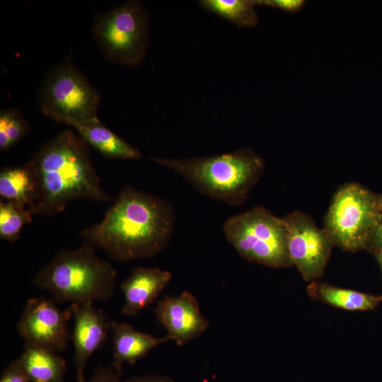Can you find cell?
Returning <instances> with one entry per match:
<instances>
[{"mask_svg": "<svg viewBox=\"0 0 382 382\" xmlns=\"http://www.w3.org/2000/svg\"><path fill=\"white\" fill-rule=\"evenodd\" d=\"M149 159L175 172L200 193L231 206L245 202L265 168L262 158L248 148L212 156Z\"/></svg>", "mask_w": 382, "mask_h": 382, "instance_id": "obj_3", "label": "cell"}, {"mask_svg": "<svg viewBox=\"0 0 382 382\" xmlns=\"http://www.w3.org/2000/svg\"><path fill=\"white\" fill-rule=\"evenodd\" d=\"M175 214L166 200L129 185L120 192L103 220L81 231V236L112 260L150 258L168 244Z\"/></svg>", "mask_w": 382, "mask_h": 382, "instance_id": "obj_1", "label": "cell"}, {"mask_svg": "<svg viewBox=\"0 0 382 382\" xmlns=\"http://www.w3.org/2000/svg\"><path fill=\"white\" fill-rule=\"evenodd\" d=\"M376 257L378 265H379V267H380V269H381V275H382V248H378V249H376L373 251L371 252Z\"/></svg>", "mask_w": 382, "mask_h": 382, "instance_id": "obj_27", "label": "cell"}, {"mask_svg": "<svg viewBox=\"0 0 382 382\" xmlns=\"http://www.w3.org/2000/svg\"><path fill=\"white\" fill-rule=\"evenodd\" d=\"M382 248V215L371 235L367 250L371 252Z\"/></svg>", "mask_w": 382, "mask_h": 382, "instance_id": "obj_26", "label": "cell"}, {"mask_svg": "<svg viewBox=\"0 0 382 382\" xmlns=\"http://www.w3.org/2000/svg\"><path fill=\"white\" fill-rule=\"evenodd\" d=\"M16 359L31 382H64L66 361L53 350L25 343Z\"/></svg>", "mask_w": 382, "mask_h": 382, "instance_id": "obj_15", "label": "cell"}, {"mask_svg": "<svg viewBox=\"0 0 382 382\" xmlns=\"http://www.w3.org/2000/svg\"><path fill=\"white\" fill-rule=\"evenodd\" d=\"M307 291L313 299L349 311L374 310L382 303V295H373L316 281L310 283Z\"/></svg>", "mask_w": 382, "mask_h": 382, "instance_id": "obj_17", "label": "cell"}, {"mask_svg": "<svg viewBox=\"0 0 382 382\" xmlns=\"http://www.w3.org/2000/svg\"><path fill=\"white\" fill-rule=\"evenodd\" d=\"M30 130L21 112L14 108L0 112V149L6 151L19 141Z\"/></svg>", "mask_w": 382, "mask_h": 382, "instance_id": "obj_21", "label": "cell"}, {"mask_svg": "<svg viewBox=\"0 0 382 382\" xmlns=\"http://www.w3.org/2000/svg\"><path fill=\"white\" fill-rule=\"evenodd\" d=\"M71 316L69 308L61 310L54 301L44 296L32 297L22 310L16 329L25 343L58 353L66 349L71 338L68 326Z\"/></svg>", "mask_w": 382, "mask_h": 382, "instance_id": "obj_10", "label": "cell"}, {"mask_svg": "<svg viewBox=\"0 0 382 382\" xmlns=\"http://www.w3.org/2000/svg\"><path fill=\"white\" fill-rule=\"evenodd\" d=\"M79 135L105 157L120 159H139V150L119 137L101 124L99 119L74 123Z\"/></svg>", "mask_w": 382, "mask_h": 382, "instance_id": "obj_16", "label": "cell"}, {"mask_svg": "<svg viewBox=\"0 0 382 382\" xmlns=\"http://www.w3.org/2000/svg\"><path fill=\"white\" fill-rule=\"evenodd\" d=\"M173 274L158 267H134L120 282L123 315L134 317L152 303L172 279Z\"/></svg>", "mask_w": 382, "mask_h": 382, "instance_id": "obj_13", "label": "cell"}, {"mask_svg": "<svg viewBox=\"0 0 382 382\" xmlns=\"http://www.w3.org/2000/svg\"><path fill=\"white\" fill-rule=\"evenodd\" d=\"M85 382H125V379L122 378V371L117 370L110 364L97 367Z\"/></svg>", "mask_w": 382, "mask_h": 382, "instance_id": "obj_22", "label": "cell"}, {"mask_svg": "<svg viewBox=\"0 0 382 382\" xmlns=\"http://www.w3.org/2000/svg\"><path fill=\"white\" fill-rule=\"evenodd\" d=\"M255 5H263L294 13L299 11L305 5L303 0H253Z\"/></svg>", "mask_w": 382, "mask_h": 382, "instance_id": "obj_24", "label": "cell"}, {"mask_svg": "<svg viewBox=\"0 0 382 382\" xmlns=\"http://www.w3.org/2000/svg\"><path fill=\"white\" fill-rule=\"evenodd\" d=\"M125 382H176L169 376L162 374L133 375L125 379Z\"/></svg>", "mask_w": 382, "mask_h": 382, "instance_id": "obj_25", "label": "cell"}, {"mask_svg": "<svg viewBox=\"0 0 382 382\" xmlns=\"http://www.w3.org/2000/svg\"><path fill=\"white\" fill-rule=\"evenodd\" d=\"M93 34L109 61L128 66L139 65L149 43L146 10L137 1H129L98 13Z\"/></svg>", "mask_w": 382, "mask_h": 382, "instance_id": "obj_7", "label": "cell"}, {"mask_svg": "<svg viewBox=\"0 0 382 382\" xmlns=\"http://www.w3.org/2000/svg\"><path fill=\"white\" fill-rule=\"evenodd\" d=\"M33 214L23 204L3 200L0 202V238L15 242L23 227L32 221Z\"/></svg>", "mask_w": 382, "mask_h": 382, "instance_id": "obj_20", "label": "cell"}, {"mask_svg": "<svg viewBox=\"0 0 382 382\" xmlns=\"http://www.w3.org/2000/svg\"><path fill=\"white\" fill-rule=\"evenodd\" d=\"M286 247L292 265L306 282H313L324 274L330 257L332 243L323 228L300 211L286 214Z\"/></svg>", "mask_w": 382, "mask_h": 382, "instance_id": "obj_9", "label": "cell"}, {"mask_svg": "<svg viewBox=\"0 0 382 382\" xmlns=\"http://www.w3.org/2000/svg\"><path fill=\"white\" fill-rule=\"evenodd\" d=\"M113 361L111 363L122 371L125 363L134 365L158 345L171 341L166 335L161 337L137 330L132 325L111 320Z\"/></svg>", "mask_w": 382, "mask_h": 382, "instance_id": "obj_14", "label": "cell"}, {"mask_svg": "<svg viewBox=\"0 0 382 382\" xmlns=\"http://www.w3.org/2000/svg\"><path fill=\"white\" fill-rule=\"evenodd\" d=\"M33 182L30 172L22 167H4L0 172V195L6 201L29 206L33 194Z\"/></svg>", "mask_w": 382, "mask_h": 382, "instance_id": "obj_18", "label": "cell"}, {"mask_svg": "<svg viewBox=\"0 0 382 382\" xmlns=\"http://www.w3.org/2000/svg\"><path fill=\"white\" fill-rule=\"evenodd\" d=\"M117 271L100 257L86 241L64 249L42 266L33 277L34 284L48 291L54 301L71 303L110 299L115 289Z\"/></svg>", "mask_w": 382, "mask_h": 382, "instance_id": "obj_4", "label": "cell"}, {"mask_svg": "<svg viewBox=\"0 0 382 382\" xmlns=\"http://www.w3.org/2000/svg\"><path fill=\"white\" fill-rule=\"evenodd\" d=\"M224 233L238 253L245 260L272 268L291 266L286 247V227L263 207H255L229 217Z\"/></svg>", "mask_w": 382, "mask_h": 382, "instance_id": "obj_6", "label": "cell"}, {"mask_svg": "<svg viewBox=\"0 0 382 382\" xmlns=\"http://www.w3.org/2000/svg\"><path fill=\"white\" fill-rule=\"evenodd\" d=\"M42 112L71 125L97 120L100 96L72 64H64L45 79L40 93Z\"/></svg>", "mask_w": 382, "mask_h": 382, "instance_id": "obj_8", "label": "cell"}, {"mask_svg": "<svg viewBox=\"0 0 382 382\" xmlns=\"http://www.w3.org/2000/svg\"><path fill=\"white\" fill-rule=\"evenodd\" d=\"M201 6L241 27H253L258 23V16L253 0H202Z\"/></svg>", "mask_w": 382, "mask_h": 382, "instance_id": "obj_19", "label": "cell"}, {"mask_svg": "<svg viewBox=\"0 0 382 382\" xmlns=\"http://www.w3.org/2000/svg\"><path fill=\"white\" fill-rule=\"evenodd\" d=\"M154 313L171 341L178 346L198 337L209 326L198 301L187 291L178 296H164L157 302Z\"/></svg>", "mask_w": 382, "mask_h": 382, "instance_id": "obj_12", "label": "cell"}, {"mask_svg": "<svg viewBox=\"0 0 382 382\" xmlns=\"http://www.w3.org/2000/svg\"><path fill=\"white\" fill-rule=\"evenodd\" d=\"M382 196L357 183L342 185L334 195L324 219L333 247L354 253L367 250L382 215Z\"/></svg>", "mask_w": 382, "mask_h": 382, "instance_id": "obj_5", "label": "cell"}, {"mask_svg": "<svg viewBox=\"0 0 382 382\" xmlns=\"http://www.w3.org/2000/svg\"><path fill=\"white\" fill-rule=\"evenodd\" d=\"M69 308L74 318L71 339L74 349L76 381L85 382L87 363L105 342L111 320L105 311L95 307L93 303H71Z\"/></svg>", "mask_w": 382, "mask_h": 382, "instance_id": "obj_11", "label": "cell"}, {"mask_svg": "<svg viewBox=\"0 0 382 382\" xmlns=\"http://www.w3.org/2000/svg\"><path fill=\"white\" fill-rule=\"evenodd\" d=\"M33 182L28 206L33 214L52 216L77 199H112L101 187L88 143L71 129L44 143L25 164Z\"/></svg>", "mask_w": 382, "mask_h": 382, "instance_id": "obj_2", "label": "cell"}, {"mask_svg": "<svg viewBox=\"0 0 382 382\" xmlns=\"http://www.w3.org/2000/svg\"><path fill=\"white\" fill-rule=\"evenodd\" d=\"M381 209H382V200H381Z\"/></svg>", "mask_w": 382, "mask_h": 382, "instance_id": "obj_28", "label": "cell"}, {"mask_svg": "<svg viewBox=\"0 0 382 382\" xmlns=\"http://www.w3.org/2000/svg\"><path fill=\"white\" fill-rule=\"evenodd\" d=\"M0 382H31L17 359L11 361L4 370Z\"/></svg>", "mask_w": 382, "mask_h": 382, "instance_id": "obj_23", "label": "cell"}]
</instances>
